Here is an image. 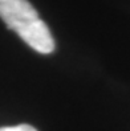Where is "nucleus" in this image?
<instances>
[{
    "label": "nucleus",
    "instance_id": "1",
    "mask_svg": "<svg viewBox=\"0 0 130 131\" xmlns=\"http://www.w3.org/2000/svg\"><path fill=\"white\" fill-rule=\"evenodd\" d=\"M0 17L20 37L40 20L28 0H0Z\"/></svg>",
    "mask_w": 130,
    "mask_h": 131
},
{
    "label": "nucleus",
    "instance_id": "2",
    "mask_svg": "<svg viewBox=\"0 0 130 131\" xmlns=\"http://www.w3.org/2000/svg\"><path fill=\"white\" fill-rule=\"evenodd\" d=\"M21 40L41 54H49L55 50V40L49 28L41 19L21 36Z\"/></svg>",
    "mask_w": 130,
    "mask_h": 131
},
{
    "label": "nucleus",
    "instance_id": "3",
    "mask_svg": "<svg viewBox=\"0 0 130 131\" xmlns=\"http://www.w3.org/2000/svg\"><path fill=\"white\" fill-rule=\"evenodd\" d=\"M0 131H37V130L29 125H17L9 127H0Z\"/></svg>",
    "mask_w": 130,
    "mask_h": 131
}]
</instances>
